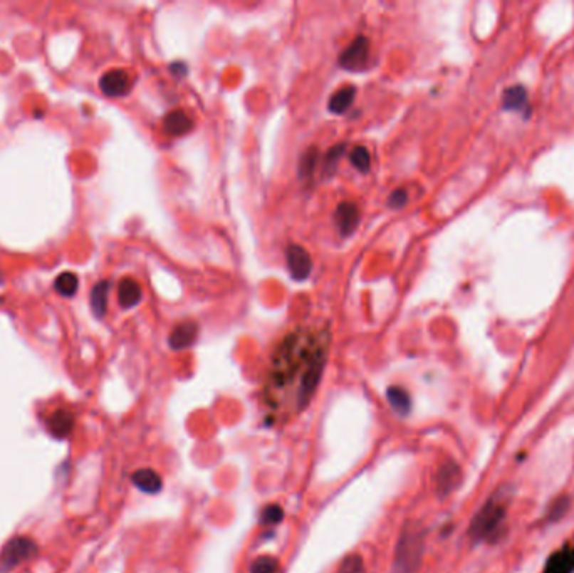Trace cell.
<instances>
[{"label":"cell","mask_w":574,"mask_h":573,"mask_svg":"<svg viewBox=\"0 0 574 573\" xmlns=\"http://www.w3.org/2000/svg\"><path fill=\"white\" fill-rule=\"evenodd\" d=\"M506 520V508L497 500L489 501L484 508L479 511L470 526V535L477 540L496 538V535L501 532L502 523Z\"/></svg>","instance_id":"3957f363"},{"label":"cell","mask_w":574,"mask_h":573,"mask_svg":"<svg viewBox=\"0 0 574 573\" xmlns=\"http://www.w3.org/2000/svg\"><path fill=\"white\" fill-rule=\"evenodd\" d=\"M286 259L293 279L304 281L309 278L311 269H313V261H311L309 252L304 247L289 246L286 252Z\"/></svg>","instance_id":"8992f818"},{"label":"cell","mask_w":574,"mask_h":573,"mask_svg":"<svg viewBox=\"0 0 574 573\" xmlns=\"http://www.w3.org/2000/svg\"><path fill=\"white\" fill-rule=\"evenodd\" d=\"M388 401L392 403V407L395 411L400 412V414H407L410 411V397L408 393L400 387H392L388 391Z\"/></svg>","instance_id":"e0dca14e"},{"label":"cell","mask_w":574,"mask_h":573,"mask_svg":"<svg viewBox=\"0 0 574 573\" xmlns=\"http://www.w3.org/2000/svg\"><path fill=\"white\" fill-rule=\"evenodd\" d=\"M343 152H345V145H336V147L329 150L326 155V162H324L328 173H331L334 170V167L338 165V160H340Z\"/></svg>","instance_id":"603a6c76"},{"label":"cell","mask_w":574,"mask_h":573,"mask_svg":"<svg viewBox=\"0 0 574 573\" xmlns=\"http://www.w3.org/2000/svg\"><path fill=\"white\" fill-rule=\"evenodd\" d=\"M279 563L272 557H261L251 565V573H277Z\"/></svg>","instance_id":"44dd1931"},{"label":"cell","mask_w":574,"mask_h":573,"mask_svg":"<svg viewBox=\"0 0 574 573\" xmlns=\"http://www.w3.org/2000/svg\"><path fill=\"white\" fill-rule=\"evenodd\" d=\"M100 88L106 96H125L131 88V79L123 69H111L101 76Z\"/></svg>","instance_id":"ba28073f"},{"label":"cell","mask_w":574,"mask_h":573,"mask_svg":"<svg viewBox=\"0 0 574 573\" xmlns=\"http://www.w3.org/2000/svg\"><path fill=\"white\" fill-rule=\"evenodd\" d=\"M56 291L63 296H73L78 291V278L73 272H63L58 279H56Z\"/></svg>","instance_id":"ac0fdd59"},{"label":"cell","mask_w":574,"mask_h":573,"mask_svg":"<svg viewBox=\"0 0 574 573\" xmlns=\"http://www.w3.org/2000/svg\"><path fill=\"white\" fill-rule=\"evenodd\" d=\"M118 301H120L121 308L125 309L135 308L141 301L140 284L131 278L121 279L120 286H118Z\"/></svg>","instance_id":"7c38bea8"},{"label":"cell","mask_w":574,"mask_h":573,"mask_svg":"<svg viewBox=\"0 0 574 573\" xmlns=\"http://www.w3.org/2000/svg\"><path fill=\"white\" fill-rule=\"evenodd\" d=\"M316 163H318V150L311 148L303 155V158H301L299 177L301 178L313 177V172H314V167H316Z\"/></svg>","instance_id":"d6986e66"},{"label":"cell","mask_w":574,"mask_h":573,"mask_svg":"<svg viewBox=\"0 0 574 573\" xmlns=\"http://www.w3.org/2000/svg\"><path fill=\"white\" fill-rule=\"evenodd\" d=\"M39 548L37 543L29 537H16L7 542L0 553V568L2 572H9L24 562H29L37 555Z\"/></svg>","instance_id":"277c9868"},{"label":"cell","mask_w":574,"mask_h":573,"mask_svg":"<svg viewBox=\"0 0 574 573\" xmlns=\"http://www.w3.org/2000/svg\"><path fill=\"white\" fill-rule=\"evenodd\" d=\"M350 160H351L353 167L358 168L360 172H368L370 170L371 157H370V152L365 147L353 148V152L350 153Z\"/></svg>","instance_id":"ffe728a7"},{"label":"cell","mask_w":574,"mask_h":573,"mask_svg":"<svg viewBox=\"0 0 574 573\" xmlns=\"http://www.w3.org/2000/svg\"><path fill=\"white\" fill-rule=\"evenodd\" d=\"M74 415L73 412L66 411V408H59L54 414L49 415L47 419V430L56 439H66L69 438L71 432L74 429Z\"/></svg>","instance_id":"30bf717a"},{"label":"cell","mask_w":574,"mask_h":573,"mask_svg":"<svg viewBox=\"0 0 574 573\" xmlns=\"http://www.w3.org/2000/svg\"><path fill=\"white\" fill-rule=\"evenodd\" d=\"M370 53V42L365 36H358L340 56V66L348 71H358L366 64Z\"/></svg>","instance_id":"5b68a950"},{"label":"cell","mask_w":574,"mask_h":573,"mask_svg":"<svg viewBox=\"0 0 574 573\" xmlns=\"http://www.w3.org/2000/svg\"><path fill=\"white\" fill-rule=\"evenodd\" d=\"M329 346L331 335L324 328H298L282 338L262 387V402L272 420H293L309 406L326 368Z\"/></svg>","instance_id":"6da1fadb"},{"label":"cell","mask_w":574,"mask_h":573,"mask_svg":"<svg viewBox=\"0 0 574 573\" xmlns=\"http://www.w3.org/2000/svg\"><path fill=\"white\" fill-rule=\"evenodd\" d=\"M407 202H408V195L405 190H395L388 197V205L392 209H402L407 205Z\"/></svg>","instance_id":"cb8c5ba5"},{"label":"cell","mask_w":574,"mask_h":573,"mask_svg":"<svg viewBox=\"0 0 574 573\" xmlns=\"http://www.w3.org/2000/svg\"><path fill=\"white\" fill-rule=\"evenodd\" d=\"M423 555V533L420 530L407 528L398 543L395 557V573H418Z\"/></svg>","instance_id":"7a4b0ae2"},{"label":"cell","mask_w":574,"mask_h":573,"mask_svg":"<svg viewBox=\"0 0 574 573\" xmlns=\"http://www.w3.org/2000/svg\"><path fill=\"white\" fill-rule=\"evenodd\" d=\"M108 291H110V283H108V281L98 283L91 291V306L96 316H103V314L106 313Z\"/></svg>","instance_id":"2e32d148"},{"label":"cell","mask_w":574,"mask_h":573,"mask_svg":"<svg viewBox=\"0 0 574 573\" xmlns=\"http://www.w3.org/2000/svg\"><path fill=\"white\" fill-rule=\"evenodd\" d=\"M334 224L343 237L351 236L360 224V209L353 202H341L334 212Z\"/></svg>","instance_id":"52a82bcc"},{"label":"cell","mask_w":574,"mask_h":573,"mask_svg":"<svg viewBox=\"0 0 574 573\" xmlns=\"http://www.w3.org/2000/svg\"><path fill=\"white\" fill-rule=\"evenodd\" d=\"M502 106H504V110L507 111H516L528 116L531 106L526 88L521 86V84H514V86L507 88L504 95H502Z\"/></svg>","instance_id":"9c48e42d"},{"label":"cell","mask_w":574,"mask_h":573,"mask_svg":"<svg viewBox=\"0 0 574 573\" xmlns=\"http://www.w3.org/2000/svg\"><path fill=\"white\" fill-rule=\"evenodd\" d=\"M197 335H199V326L195 323L187 321L177 325L170 335V346L173 350L188 349L197 340Z\"/></svg>","instance_id":"8fae6325"},{"label":"cell","mask_w":574,"mask_h":573,"mask_svg":"<svg viewBox=\"0 0 574 573\" xmlns=\"http://www.w3.org/2000/svg\"><path fill=\"white\" fill-rule=\"evenodd\" d=\"M338 573H366L363 558L360 555H350L341 562Z\"/></svg>","instance_id":"7402d4cb"},{"label":"cell","mask_w":574,"mask_h":573,"mask_svg":"<svg viewBox=\"0 0 574 573\" xmlns=\"http://www.w3.org/2000/svg\"><path fill=\"white\" fill-rule=\"evenodd\" d=\"M355 96H356L355 86H345V88L338 89V91L331 96V100H329V105H328L329 111L334 113V115H341V113H345L348 108L353 105Z\"/></svg>","instance_id":"9a60e30c"},{"label":"cell","mask_w":574,"mask_h":573,"mask_svg":"<svg viewBox=\"0 0 574 573\" xmlns=\"http://www.w3.org/2000/svg\"><path fill=\"white\" fill-rule=\"evenodd\" d=\"M133 482L136 487H140L143 492H150V495H153V492H158L162 490V479L155 471L152 469H140V471H136L133 474Z\"/></svg>","instance_id":"5bb4252c"},{"label":"cell","mask_w":574,"mask_h":573,"mask_svg":"<svg viewBox=\"0 0 574 573\" xmlns=\"http://www.w3.org/2000/svg\"><path fill=\"white\" fill-rule=\"evenodd\" d=\"M170 71H172L173 74H175V76L180 78V76H185L188 69H187V64H185V63H173V64L170 66Z\"/></svg>","instance_id":"d4e9b609"},{"label":"cell","mask_w":574,"mask_h":573,"mask_svg":"<svg viewBox=\"0 0 574 573\" xmlns=\"http://www.w3.org/2000/svg\"><path fill=\"white\" fill-rule=\"evenodd\" d=\"M165 130H167L168 135L172 136H182L188 133V131L192 130V126H194V121H192L190 116L187 115L185 111L182 110H175L172 113H168L167 116H165Z\"/></svg>","instance_id":"4fadbf2b"}]
</instances>
